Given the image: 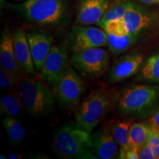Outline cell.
<instances>
[{
  "label": "cell",
  "mask_w": 159,
  "mask_h": 159,
  "mask_svg": "<svg viewBox=\"0 0 159 159\" xmlns=\"http://www.w3.org/2000/svg\"><path fill=\"white\" fill-rule=\"evenodd\" d=\"M92 146L90 133L70 125L60 129L52 142L54 152L63 158H97Z\"/></svg>",
  "instance_id": "cell-1"
},
{
  "label": "cell",
  "mask_w": 159,
  "mask_h": 159,
  "mask_svg": "<svg viewBox=\"0 0 159 159\" xmlns=\"http://www.w3.org/2000/svg\"><path fill=\"white\" fill-rule=\"evenodd\" d=\"M18 93L24 108L31 116H45L54 111L53 94L40 80L25 77L19 83Z\"/></svg>",
  "instance_id": "cell-2"
},
{
  "label": "cell",
  "mask_w": 159,
  "mask_h": 159,
  "mask_svg": "<svg viewBox=\"0 0 159 159\" xmlns=\"http://www.w3.org/2000/svg\"><path fill=\"white\" fill-rule=\"evenodd\" d=\"M159 99V87L136 85L125 89L119 99L118 109L125 115H141L156 106Z\"/></svg>",
  "instance_id": "cell-3"
},
{
  "label": "cell",
  "mask_w": 159,
  "mask_h": 159,
  "mask_svg": "<svg viewBox=\"0 0 159 159\" xmlns=\"http://www.w3.org/2000/svg\"><path fill=\"white\" fill-rule=\"evenodd\" d=\"M111 105V97L104 91H95L80 105L75 114V126L91 133L104 119Z\"/></svg>",
  "instance_id": "cell-4"
},
{
  "label": "cell",
  "mask_w": 159,
  "mask_h": 159,
  "mask_svg": "<svg viewBox=\"0 0 159 159\" xmlns=\"http://www.w3.org/2000/svg\"><path fill=\"white\" fill-rule=\"evenodd\" d=\"M26 19L40 25L57 23L65 11L63 0H27L20 6Z\"/></svg>",
  "instance_id": "cell-5"
},
{
  "label": "cell",
  "mask_w": 159,
  "mask_h": 159,
  "mask_svg": "<svg viewBox=\"0 0 159 159\" xmlns=\"http://www.w3.org/2000/svg\"><path fill=\"white\" fill-rule=\"evenodd\" d=\"M110 56L102 47L91 48L73 52L71 63L82 74L91 77L101 76L108 70Z\"/></svg>",
  "instance_id": "cell-6"
},
{
  "label": "cell",
  "mask_w": 159,
  "mask_h": 159,
  "mask_svg": "<svg viewBox=\"0 0 159 159\" xmlns=\"http://www.w3.org/2000/svg\"><path fill=\"white\" fill-rule=\"evenodd\" d=\"M53 87L60 105L66 108L77 106L85 91L83 80L71 67L66 69Z\"/></svg>",
  "instance_id": "cell-7"
},
{
  "label": "cell",
  "mask_w": 159,
  "mask_h": 159,
  "mask_svg": "<svg viewBox=\"0 0 159 159\" xmlns=\"http://www.w3.org/2000/svg\"><path fill=\"white\" fill-rule=\"evenodd\" d=\"M108 44V35L102 28L75 26L70 35V47L73 52L83 49L102 47Z\"/></svg>",
  "instance_id": "cell-8"
},
{
  "label": "cell",
  "mask_w": 159,
  "mask_h": 159,
  "mask_svg": "<svg viewBox=\"0 0 159 159\" xmlns=\"http://www.w3.org/2000/svg\"><path fill=\"white\" fill-rule=\"evenodd\" d=\"M68 55L61 46H53L46 58L40 77L43 81L54 86L66 69L68 68Z\"/></svg>",
  "instance_id": "cell-9"
},
{
  "label": "cell",
  "mask_w": 159,
  "mask_h": 159,
  "mask_svg": "<svg viewBox=\"0 0 159 159\" xmlns=\"http://www.w3.org/2000/svg\"><path fill=\"white\" fill-rule=\"evenodd\" d=\"M144 56L140 53L134 52L119 57L110 69L108 80L116 83L125 80L136 75L142 68Z\"/></svg>",
  "instance_id": "cell-10"
},
{
  "label": "cell",
  "mask_w": 159,
  "mask_h": 159,
  "mask_svg": "<svg viewBox=\"0 0 159 159\" xmlns=\"http://www.w3.org/2000/svg\"><path fill=\"white\" fill-rule=\"evenodd\" d=\"M109 8L108 0H80L77 22L81 25H97Z\"/></svg>",
  "instance_id": "cell-11"
},
{
  "label": "cell",
  "mask_w": 159,
  "mask_h": 159,
  "mask_svg": "<svg viewBox=\"0 0 159 159\" xmlns=\"http://www.w3.org/2000/svg\"><path fill=\"white\" fill-rule=\"evenodd\" d=\"M0 64L2 68L8 71L21 82L24 77L22 69L18 63L13 49V35L5 32L2 35L0 42Z\"/></svg>",
  "instance_id": "cell-12"
},
{
  "label": "cell",
  "mask_w": 159,
  "mask_h": 159,
  "mask_svg": "<svg viewBox=\"0 0 159 159\" xmlns=\"http://www.w3.org/2000/svg\"><path fill=\"white\" fill-rule=\"evenodd\" d=\"M13 49L18 63L25 74L35 75L36 69L33 57L27 35L22 30H16L13 33Z\"/></svg>",
  "instance_id": "cell-13"
},
{
  "label": "cell",
  "mask_w": 159,
  "mask_h": 159,
  "mask_svg": "<svg viewBox=\"0 0 159 159\" xmlns=\"http://www.w3.org/2000/svg\"><path fill=\"white\" fill-rule=\"evenodd\" d=\"M27 37L35 69L39 71L53 47V39L43 33H27Z\"/></svg>",
  "instance_id": "cell-14"
},
{
  "label": "cell",
  "mask_w": 159,
  "mask_h": 159,
  "mask_svg": "<svg viewBox=\"0 0 159 159\" xmlns=\"http://www.w3.org/2000/svg\"><path fill=\"white\" fill-rule=\"evenodd\" d=\"M122 19L128 33L130 34H139L141 31L149 27L152 21V16L148 11L130 0Z\"/></svg>",
  "instance_id": "cell-15"
},
{
  "label": "cell",
  "mask_w": 159,
  "mask_h": 159,
  "mask_svg": "<svg viewBox=\"0 0 159 159\" xmlns=\"http://www.w3.org/2000/svg\"><path fill=\"white\" fill-rule=\"evenodd\" d=\"M92 150L97 158H115L119 152V145L111 131L102 128L92 136Z\"/></svg>",
  "instance_id": "cell-16"
},
{
  "label": "cell",
  "mask_w": 159,
  "mask_h": 159,
  "mask_svg": "<svg viewBox=\"0 0 159 159\" xmlns=\"http://www.w3.org/2000/svg\"><path fill=\"white\" fill-rule=\"evenodd\" d=\"M132 122L124 121L113 125L111 133L119 147V158H125L127 151L130 148V128Z\"/></svg>",
  "instance_id": "cell-17"
},
{
  "label": "cell",
  "mask_w": 159,
  "mask_h": 159,
  "mask_svg": "<svg viewBox=\"0 0 159 159\" xmlns=\"http://www.w3.org/2000/svg\"><path fill=\"white\" fill-rule=\"evenodd\" d=\"M24 108L22 102L18 94H7L1 97L0 111L1 114L5 116L16 117L21 114Z\"/></svg>",
  "instance_id": "cell-18"
},
{
  "label": "cell",
  "mask_w": 159,
  "mask_h": 159,
  "mask_svg": "<svg viewBox=\"0 0 159 159\" xmlns=\"http://www.w3.org/2000/svg\"><path fill=\"white\" fill-rule=\"evenodd\" d=\"M152 125L150 122H136L130 128V148H136L146 144Z\"/></svg>",
  "instance_id": "cell-19"
},
{
  "label": "cell",
  "mask_w": 159,
  "mask_h": 159,
  "mask_svg": "<svg viewBox=\"0 0 159 159\" xmlns=\"http://www.w3.org/2000/svg\"><path fill=\"white\" fill-rule=\"evenodd\" d=\"M139 34H128L118 36L111 34L108 35V47L111 52L119 55L130 48L136 41Z\"/></svg>",
  "instance_id": "cell-20"
},
{
  "label": "cell",
  "mask_w": 159,
  "mask_h": 159,
  "mask_svg": "<svg viewBox=\"0 0 159 159\" xmlns=\"http://www.w3.org/2000/svg\"><path fill=\"white\" fill-rule=\"evenodd\" d=\"M3 125L11 144L16 145L22 142L25 139L26 130L16 117L6 116L3 120Z\"/></svg>",
  "instance_id": "cell-21"
},
{
  "label": "cell",
  "mask_w": 159,
  "mask_h": 159,
  "mask_svg": "<svg viewBox=\"0 0 159 159\" xmlns=\"http://www.w3.org/2000/svg\"><path fill=\"white\" fill-rule=\"evenodd\" d=\"M143 80L159 83V52L149 57L140 72Z\"/></svg>",
  "instance_id": "cell-22"
},
{
  "label": "cell",
  "mask_w": 159,
  "mask_h": 159,
  "mask_svg": "<svg viewBox=\"0 0 159 159\" xmlns=\"http://www.w3.org/2000/svg\"><path fill=\"white\" fill-rule=\"evenodd\" d=\"M128 2L129 0H116V2L113 3L111 7H109L102 20L98 24H97V25L102 27L108 21L122 19L124 16L125 10L128 6Z\"/></svg>",
  "instance_id": "cell-23"
},
{
  "label": "cell",
  "mask_w": 159,
  "mask_h": 159,
  "mask_svg": "<svg viewBox=\"0 0 159 159\" xmlns=\"http://www.w3.org/2000/svg\"><path fill=\"white\" fill-rule=\"evenodd\" d=\"M101 28L104 30L107 34L118 35V36L130 34L128 33V30L126 28L123 19H115L108 21Z\"/></svg>",
  "instance_id": "cell-24"
},
{
  "label": "cell",
  "mask_w": 159,
  "mask_h": 159,
  "mask_svg": "<svg viewBox=\"0 0 159 159\" xmlns=\"http://www.w3.org/2000/svg\"><path fill=\"white\" fill-rule=\"evenodd\" d=\"M147 144L149 145L155 159H159V128L152 126L149 134Z\"/></svg>",
  "instance_id": "cell-25"
},
{
  "label": "cell",
  "mask_w": 159,
  "mask_h": 159,
  "mask_svg": "<svg viewBox=\"0 0 159 159\" xmlns=\"http://www.w3.org/2000/svg\"><path fill=\"white\" fill-rule=\"evenodd\" d=\"M18 83L20 82L14 75L1 67L0 69V86L2 89H10Z\"/></svg>",
  "instance_id": "cell-26"
},
{
  "label": "cell",
  "mask_w": 159,
  "mask_h": 159,
  "mask_svg": "<svg viewBox=\"0 0 159 159\" xmlns=\"http://www.w3.org/2000/svg\"><path fill=\"white\" fill-rule=\"evenodd\" d=\"M138 152L140 159H155L152 150L147 143L138 149Z\"/></svg>",
  "instance_id": "cell-27"
},
{
  "label": "cell",
  "mask_w": 159,
  "mask_h": 159,
  "mask_svg": "<svg viewBox=\"0 0 159 159\" xmlns=\"http://www.w3.org/2000/svg\"><path fill=\"white\" fill-rule=\"evenodd\" d=\"M125 158L127 159H138L139 158V152L138 149L136 148H130L127 151L126 155H125Z\"/></svg>",
  "instance_id": "cell-28"
},
{
  "label": "cell",
  "mask_w": 159,
  "mask_h": 159,
  "mask_svg": "<svg viewBox=\"0 0 159 159\" xmlns=\"http://www.w3.org/2000/svg\"><path fill=\"white\" fill-rule=\"evenodd\" d=\"M149 122H150L152 126L157 127V128H159V109L155 113L153 116L150 119Z\"/></svg>",
  "instance_id": "cell-29"
},
{
  "label": "cell",
  "mask_w": 159,
  "mask_h": 159,
  "mask_svg": "<svg viewBox=\"0 0 159 159\" xmlns=\"http://www.w3.org/2000/svg\"><path fill=\"white\" fill-rule=\"evenodd\" d=\"M139 1L146 5H159V0H139Z\"/></svg>",
  "instance_id": "cell-30"
},
{
  "label": "cell",
  "mask_w": 159,
  "mask_h": 159,
  "mask_svg": "<svg viewBox=\"0 0 159 159\" xmlns=\"http://www.w3.org/2000/svg\"><path fill=\"white\" fill-rule=\"evenodd\" d=\"M10 158H21V155H17V154H11L9 156Z\"/></svg>",
  "instance_id": "cell-31"
}]
</instances>
